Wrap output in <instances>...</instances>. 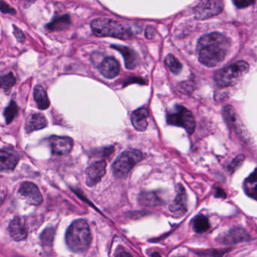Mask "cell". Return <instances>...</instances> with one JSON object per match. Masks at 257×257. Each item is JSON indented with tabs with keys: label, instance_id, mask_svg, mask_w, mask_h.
Masks as SVG:
<instances>
[{
	"label": "cell",
	"instance_id": "7",
	"mask_svg": "<svg viewBox=\"0 0 257 257\" xmlns=\"http://www.w3.org/2000/svg\"><path fill=\"white\" fill-rule=\"evenodd\" d=\"M223 9V0H200L195 8V16L196 19L203 21L219 15Z\"/></svg>",
	"mask_w": 257,
	"mask_h": 257
},
{
	"label": "cell",
	"instance_id": "23",
	"mask_svg": "<svg viewBox=\"0 0 257 257\" xmlns=\"http://www.w3.org/2000/svg\"><path fill=\"white\" fill-rule=\"evenodd\" d=\"M193 224L195 232H198V233L206 232L210 228L208 219L205 216L202 215V214L195 217Z\"/></svg>",
	"mask_w": 257,
	"mask_h": 257
},
{
	"label": "cell",
	"instance_id": "16",
	"mask_svg": "<svg viewBox=\"0 0 257 257\" xmlns=\"http://www.w3.org/2000/svg\"><path fill=\"white\" fill-rule=\"evenodd\" d=\"M148 117H149V111L147 108H139V109L133 111L132 114V124L138 131H145L148 126Z\"/></svg>",
	"mask_w": 257,
	"mask_h": 257
},
{
	"label": "cell",
	"instance_id": "15",
	"mask_svg": "<svg viewBox=\"0 0 257 257\" xmlns=\"http://www.w3.org/2000/svg\"><path fill=\"white\" fill-rule=\"evenodd\" d=\"M48 121L45 116L40 113H33L27 117L25 123V130L27 133H31L36 130H42L46 127Z\"/></svg>",
	"mask_w": 257,
	"mask_h": 257
},
{
	"label": "cell",
	"instance_id": "3",
	"mask_svg": "<svg viewBox=\"0 0 257 257\" xmlns=\"http://www.w3.org/2000/svg\"><path fill=\"white\" fill-rule=\"evenodd\" d=\"M92 31L95 36L99 37H114L117 39H131L132 32L123 24L108 19V18H96L91 23Z\"/></svg>",
	"mask_w": 257,
	"mask_h": 257
},
{
	"label": "cell",
	"instance_id": "28",
	"mask_svg": "<svg viewBox=\"0 0 257 257\" xmlns=\"http://www.w3.org/2000/svg\"><path fill=\"white\" fill-rule=\"evenodd\" d=\"M232 1L237 7L239 9H244L253 5L256 0H232Z\"/></svg>",
	"mask_w": 257,
	"mask_h": 257
},
{
	"label": "cell",
	"instance_id": "11",
	"mask_svg": "<svg viewBox=\"0 0 257 257\" xmlns=\"http://www.w3.org/2000/svg\"><path fill=\"white\" fill-rule=\"evenodd\" d=\"M106 166V162L105 160H102V161L93 163L87 168L86 170V174H87L86 184L88 187H93L101 181L102 177L105 175Z\"/></svg>",
	"mask_w": 257,
	"mask_h": 257
},
{
	"label": "cell",
	"instance_id": "12",
	"mask_svg": "<svg viewBox=\"0 0 257 257\" xmlns=\"http://www.w3.org/2000/svg\"><path fill=\"white\" fill-rule=\"evenodd\" d=\"M187 196L185 189L181 184H178L176 196L169 206V209L176 215H182L187 210Z\"/></svg>",
	"mask_w": 257,
	"mask_h": 257
},
{
	"label": "cell",
	"instance_id": "9",
	"mask_svg": "<svg viewBox=\"0 0 257 257\" xmlns=\"http://www.w3.org/2000/svg\"><path fill=\"white\" fill-rule=\"evenodd\" d=\"M18 195L30 205H39L43 202L42 193L36 184L32 182H24L18 190Z\"/></svg>",
	"mask_w": 257,
	"mask_h": 257
},
{
	"label": "cell",
	"instance_id": "26",
	"mask_svg": "<svg viewBox=\"0 0 257 257\" xmlns=\"http://www.w3.org/2000/svg\"><path fill=\"white\" fill-rule=\"evenodd\" d=\"M16 83V78L12 73L0 76V89H3L4 91L9 92Z\"/></svg>",
	"mask_w": 257,
	"mask_h": 257
},
{
	"label": "cell",
	"instance_id": "34",
	"mask_svg": "<svg viewBox=\"0 0 257 257\" xmlns=\"http://www.w3.org/2000/svg\"><path fill=\"white\" fill-rule=\"evenodd\" d=\"M115 257H133V256H132L131 254H130V253H128V252H126V251H120V252H118V253H117V254L116 255V256Z\"/></svg>",
	"mask_w": 257,
	"mask_h": 257
},
{
	"label": "cell",
	"instance_id": "10",
	"mask_svg": "<svg viewBox=\"0 0 257 257\" xmlns=\"http://www.w3.org/2000/svg\"><path fill=\"white\" fill-rule=\"evenodd\" d=\"M52 154L54 155H66L71 152L74 142L71 138L64 136H51L48 139Z\"/></svg>",
	"mask_w": 257,
	"mask_h": 257
},
{
	"label": "cell",
	"instance_id": "14",
	"mask_svg": "<svg viewBox=\"0 0 257 257\" xmlns=\"http://www.w3.org/2000/svg\"><path fill=\"white\" fill-rule=\"evenodd\" d=\"M120 70V64L114 57H107L99 66V72L102 76L108 79L115 78L118 75Z\"/></svg>",
	"mask_w": 257,
	"mask_h": 257
},
{
	"label": "cell",
	"instance_id": "37",
	"mask_svg": "<svg viewBox=\"0 0 257 257\" xmlns=\"http://www.w3.org/2000/svg\"><path fill=\"white\" fill-rule=\"evenodd\" d=\"M172 257H184V256H172Z\"/></svg>",
	"mask_w": 257,
	"mask_h": 257
},
{
	"label": "cell",
	"instance_id": "5",
	"mask_svg": "<svg viewBox=\"0 0 257 257\" xmlns=\"http://www.w3.org/2000/svg\"><path fill=\"white\" fill-rule=\"evenodd\" d=\"M143 159V154L139 150L124 151L112 166L114 175L117 178H126L130 171Z\"/></svg>",
	"mask_w": 257,
	"mask_h": 257
},
{
	"label": "cell",
	"instance_id": "36",
	"mask_svg": "<svg viewBox=\"0 0 257 257\" xmlns=\"http://www.w3.org/2000/svg\"><path fill=\"white\" fill-rule=\"evenodd\" d=\"M151 257H161V255L160 253H157V252H154L151 254Z\"/></svg>",
	"mask_w": 257,
	"mask_h": 257
},
{
	"label": "cell",
	"instance_id": "29",
	"mask_svg": "<svg viewBox=\"0 0 257 257\" xmlns=\"http://www.w3.org/2000/svg\"><path fill=\"white\" fill-rule=\"evenodd\" d=\"M0 11L3 13L6 14H12V15H15L16 13L15 9L13 8L10 7L9 4L3 1V0H0Z\"/></svg>",
	"mask_w": 257,
	"mask_h": 257
},
{
	"label": "cell",
	"instance_id": "6",
	"mask_svg": "<svg viewBox=\"0 0 257 257\" xmlns=\"http://www.w3.org/2000/svg\"><path fill=\"white\" fill-rule=\"evenodd\" d=\"M166 121L169 125L185 128L190 135L194 132L196 128V121L193 114L182 105H175V108L168 113Z\"/></svg>",
	"mask_w": 257,
	"mask_h": 257
},
{
	"label": "cell",
	"instance_id": "25",
	"mask_svg": "<svg viewBox=\"0 0 257 257\" xmlns=\"http://www.w3.org/2000/svg\"><path fill=\"white\" fill-rule=\"evenodd\" d=\"M18 110L19 108H18L16 102L15 101H11L9 106L5 109L4 111L5 119H6L7 124H10L13 121L14 119L18 114Z\"/></svg>",
	"mask_w": 257,
	"mask_h": 257
},
{
	"label": "cell",
	"instance_id": "1",
	"mask_svg": "<svg viewBox=\"0 0 257 257\" xmlns=\"http://www.w3.org/2000/svg\"><path fill=\"white\" fill-rule=\"evenodd\" d=\"M230 47V39L222 33L205 35L197 43L199 62L207 67H214L224 60Z\"/></svg>",
	"mask_w": 257,
	"mask_h": 257
},
{
	"label": "cell",
	"instance_id": "8",
	"mask_svg": "<svg viewBox=\"0 0 257 257\" xmlns=\"http://www.w3.org/2000/svg\"><path fill=\"white\" fill-rule=\"evenodd\" d=\"M223 118L229 127L232 128L238 136L244 140H247V131L244 130L241 120L238 114L235 112V109L230 105H226L223 109Z\"/></svg>",
	"mask_w": 257,
	"mask_h": 257
},
{
	"label": "cell",
	"instance_id": "31",
	"mask_svg": "<svg viewBox=\"0 0 257 257\" xmlns=\"http://www.w3.org/2000/svg\"><path fill=\"white\" fill-rule=\"evenodd\" d=\"M14 29H15L14 34H15L17 40L20 42H24L25 41V36H24V33L19 28L15 27V26H14Z\"/></svg>",
	"mask_w": 257,
	"mask_h": 257
},
{
	"label": "cell",
	"instance_id": "2",
	"mask_svg": "<svg viewBox=\"0 0 257 257\" xmlns=\"http://www.w3.org/2000/svg\"><path fill=\"white\" fill-rule=\"evenodd\" d=\"M91 239L90 227L82 219L75 220L66 232V244L75 253H82L87 250L90 247Z\"/></svg>",
	"mask_w": 257,
	"mask_h": 257
},
{
	"label": "cell",
	"instance_id": "17",
	"mask_svg": "<svg viewBox=\"0 0 257 257\" xmlns=\"http://www.w3.org/2000/svg\"><path fill=\"white\" fill-rule=\"evenodd\" d=\"M19 162L18 156L6 150L0 151V172L12 171Z\"/></svg>",
	"mask_w": 257,
	"mask_h": 257
},
{
	"label": "cell",
	"instance_id": "24",
	"mask_svg": "<svg viewBox=\"0 0 257 257\" xmlns=\"http://www.w3.org/2000/svg\"><path fill=\"white\" fill-rule=\"evenodd\" d=\"M166 64L167 65L168 67L170 69L171 72L175 75H178L182 70V64L180 63L178 59L175 58V56L172 54H169L166 57Z\"/></svg>",
	"mask_w": 257,
	"mask_h": 257
},
{
	"label": "cell",
	"instance_id": "22",
	"mask_svg": "<svg viewBox=\"0 0 257 257\" xmlns=\"http://www.w3.org/2000/svg\"><path fill=\"white\" fill-rule=\"evenodd\" d=\"M139 202L142 205L148 207H154L161 204V199L154 193H142L139 196Z\"/></svg>",
	"mask_w": 257,
	"mask_h": 257
},
{
	"label": "cell",
	"instance_id": "27",
	"mask_svg": "<svg viewBox=\"0 0 257 257\" xmlns=\"http://www.w3.org/2000/svg\"><path fill=\"white\" fill-rule=\"evenodd\" d=\"M54 235H55V230L53 228H48L44 230L41 235L42 245L45 247H51L54 241Z\"/></svg>",
	"mask_w": 257,
	"mask_h": 257
},
{
	"label": "cell",
	"instance_id": "33",
	"mask_svg": "<svg viewBox=\"0 0 257 257\" xmlns=\"http://www.w3.org/2000/svg\"><path fill=\"white\" fill-rule=\"evenodd\" d=\"M6 197V193L5 190H0V206L3 205Z\"/></svg>",
	"mask_w": 257,
	"mask_h": 257
},
{
	"label": "cell",
	"instance_id": "13",
	"mask_svg": "<svg viewBox=\"0 0 257 257\" xmlns=\"http://www.w3.org/2000/svg\"><path fill=\"white\" fill-rule=\"evenodd\" d=\"M9 233L15 241H22L25 239L28 233L25 222L19 217H15L9 224Z\"/></svg>",
	"mask_w": 257,
	"mask_h": 257
},
{
	"label": "cell",
	"instance_id": "30",
	"mask_svg": "<svg viewBox=\"0 0 257 257\" xmlns=\"http://www.w3.org/2000/svg\"><path fill=\"white\" fill-rule=\"evenodd\" d=\"M244 160V157L243 155L238 156L236 158L234 159L233 161H232V163H231L230 166H229V170L232 171V172L235 171L237 168L239 167L240 165L243 163Z\"/></svg>",
	"mask_w": 257,
	"mask_h": 257
},
{
	"label": "cell",
	"instance_id": "18",
	"mask_svg": "<svg viewBox=\"0 0 257 257\" xmlns=\"http://www.w3.org/2000/svg\"><path fill=\"white\" fill-rule=\"evenodd\" d=\"M111 48L118 51L124 59L126 69H133L138 64V57L136 52L131 48L122 45H112Z\"/></svg>",
	"mask_w": 257,
	"mask_h": 257
},
{
	"label": "cell",
	"instance_id": "20",
	"mask_svg": "<svg viewBox=\"0 0 257 257\" xmlns=\"http://www.w3.org/2000/svg\"><path fill=\"white\" fill-rule=\"evenodd\" d=\"M70 24V18L69 15H63V16L58 17V18L53 20L47 25V28L51 31H60V30L68 28Z\"/></svg>",
	"mask_w": 257,
	"mask_h": 257
},
{
	"label": "cell",
	"instance_id": "35",
	"mask_svg": "<svg viewBox=\"0 0 257 257\" xmlns=\"http://www.w3.org/2000/svg\"><path fill=\"white\" fill-rule=\"evenodd\" d=\"M216 196H217V197H225L226 196V194H225L224 192H223V190H222V189L218 188L217 189V193H216Z\"/></svg>",
	"mask_w": 257,
	"mask_h": 257
},
{
	"label": "cell",
	"instance_id": "21",
	"mask_svg": "<svg viewBox=\"0 0 257 257\" xmlns=\"http://www.w3.org/2000/svg\"><path fill=\"white\" fill-rule=\"evenodd\" d=\"M244 185L246 193L253 199H257V170L246 180Z\"/></svg>",
	"mask_w": 257,
	"mask_h": 257
},
{
	"label": "cell",
	"instance_id": "32",
	"mask_svg": "<svg viewBox=\"0 0 257 257\" xmlns=\"http://www.w3.org/2000/svg\"><path fill=\"white\" fill-rule=\"evenodd\" d=\"M154 32H155L154 29H153L152 27H148L146 30V34H145V36H146L148 39H152L154 36Z\"/></svg>",
	"mask_w": 257,
	"mask_h": 257
},
{
	"label": "cell",
	"instance_id": "19",
	"mask_svg": "<svg viewBox=\"0 0 257 257\" xmlns=\"http://www.w3.org/2000/svg\"><path fill=\"white\" fill-rule=\"evenodd\" d=\"M34 96L35 101L37 104L38 108L40 110L48 109L50 106V100L47 96L46 92L44 90L42 86H36L34 89Z\"/></svg>",
	"mask_w": 257,
	"mask_h": 257
},
{
	"label": "cell",
	"instance_id": "4",
	"mask_svg": "<svg viewBox=\"0 0 257 257\" xmlns=\"http://www.w3.org/2000/svg\"><path fill=\"white\" fill-rule=\"evenodd\" d=\"M249 68V64L246 62H236L216 72L214 81L222 87L234 85L247 73Z\"/></svg>",
	"mask_w": 257,
	"mask_h": 257
}]
</instances>
